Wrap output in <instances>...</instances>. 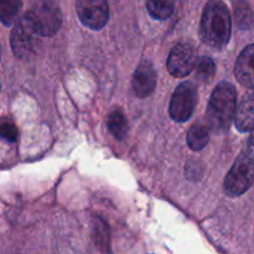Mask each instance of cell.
I'll list each match as a JSON object with an SVG mask.
<instances>
[{
  "instance_id": "11",
  "label": "cell",
  "mask_w": 254,
  "mask_h": 254,
  "mask_svg": "<svg viewBox=\"0 0 254 254\" xmlns=\"http://www.w3.org/2000/svg\"><path fill=\"white\" fill-rule=\"evenodd\" d=\"M235 124L242 133L251 131L254 127V93L245 96L240 106L236 107Z\"/></svg>"
},
{
  "instance_id": "8",
  "label": "cell",
  "mask_w": 254,
  "mask_h": 254,
  "mask_svg": "<svg viewBox=\"0 0 254 254\" xmlns=\"http://www.w3.org/2000/svg\"><path fill=\"white\" fill-rule=\"evenodd\" d=\"M195 49L189 42L176 44L168 57V69L174 77H186L192 72L196 64Z\"/></svg>"
},
{
  "instance_id": "9",
  "label": "cell",
  "mask_w": 254,
  "mask_h": 254,
  "mask_svg": "<svg viewBox=\"0 0 254 254\" xmlns=\"http://www.w3.org/2000/svg\"><path fill=\"white\" fill-rule=\"evenodd\" d=\"M156 87V72L150 61H143L133 77V91L139 98L150 96Z\"/></svg>"
},
{
  "instance_id": "18",
  "label": "cell",
  "mask_w": 254,
  "mask_h": 254,
  "mask_svg": "<svg viewBox=\"0 0 254 254\" xmlns=\"http://www.w3.org/2000/svg\"><path fill=\"white\" fill-rule=\"evenodd\" d=\"M235 17L240 29H248L252 25V10L245 1H240L235 6Z\"/></svg>"
},
{
  "instance_id": "6",
  "label": "cell",
  "mask_w": 254,
  "mask_h": 254,
  "mask_svg": "<svg viewBox=\"0 0 254 254\" xmlns=\"http://www.w3.org/2000/svg\"><path fill=\"white\" fill-rule=\"evenodd\" d=\"M197 102V89L192 82H184L174 91L170 99L169 113L175 122L191 118Z\"/></svg>"
},
{
  "instance_id": "17",
  "label": "cell",
  "mask_w": 254,
  "mask_h": 254,
  "mask_svg": "<svg viewBox=\"0 0 254 254\" xmlns=\"http://www.w3.org/2000/svg\"><path fill=\"white\" fill-rule=\"evenodd\" d=\"M93 240L101 250L107 252L109 248V231L102 218L94 217L93 220Z\"/></svg>"
},
{
  "instance_id": "21",
  "label": "cell",
  "mask_w": 254,
  "mask_h": 254,
  "mask_svg": "<svg viewBox=\"0 0 254 254\" xmlns=\"http://www.w3.org/2000/svg\"><path fill=\"white\" fill-rule=\"evenodd\" d=\"M0 60H1V49H0Z\"/></svg>"
},
{
  "instance_id": "13",
  "label": "cell",
  "mask_w": 254,
  "mask_h": 254,
  "mask_svg": "<svg viewBox=\"0 0 254 254\" xmlns=\"http://www.w3.org/2000/svg\"><path fill=\"white\" fill-rule=\"evenodd\" d=\"M107 128H108L109 133L117 139V140H122L124 136L128 133V122H127L126 117H124L123 112L121 109H114L108 114L107 118Z\"/></svg>"
},
{
  "instance_id": "12",
  "label": "cell",
  "mask_w": 254,
  "mask_h": 254,
  "mask_svg": "<svg viewBox=\"0 0 254 254\" xmlns=\"http://www.w3.org/2000/svg\"><path fill=\"white\" fill-rule=\"evenodd\" d=\"M211 127L207 119H200L190 128L188 133V145L192 150H201L210 140Z\"/></svg>"
},
{
  "instance_id": "7",
  "label": "cell",
  "mask_w": 254,
  "mask_h": 254,
  "mask_svg": "<svg viewBox=\"0 0 254 254\" xmlns=\"http://www.w3.org/2000/svg\"><path fill=\"white\" fill-rule=\"evenodd\" d=\"M76 10L82 24L92 30H101L108 21L107 0H76Z\"/></svg>"
},
{
  "instance_id": "15",
  "label": "cell",
  "mask_w": 254,
  "mask_h": 254,
  "mask_svg": "<svg viewBox=\"0 0 254 254\" xmlns=\"http://www.w3.org/2000/svg\"><path fill=\"white\" fill-rule=\"evenodd\" d=\"M21 9V0H0V21L10 26Z\"/></svg>"
},
{
  "instance_id": "1",
  "label": "cell",
  "mask_w": 254,
  "mask_h": 254,
  "mask_svg": "<svg viewBox=\"0 0 254 254\" xmlns=\"http://www.w3.org/2000/svg\"><path fill=\"white\" fill-rule=\"evenodd\" d=\"M232 20L228 7L220 0H211L207 2L200 26L202 41L215 49H223L230 42Z\"/></svg>"
},
{
  "instance_id": "4",
  "label": "cell",
  "mask_w": 254,
  "mask_h": 254,
  "mask_svg": "<svg viewBox=\"0 0 254 254\" xmlns=\"http://www.w3.org/2000/svg\"><path fill=\"white\" fill-rule=\"evenodd\" d=\"M254 181V161L243 151L236 159L235 164L225 179V191L228 196H241L252 186Z\"/></svg>"
},
{
  "instance_id": "3",
  "label": "cell",
  "mask_w": 254,
  "mask_h": 254,
  "mask_svg": "<svg viewBox=\"0 0 254 254\" xmlns=\"http://www.w3.org/2000/svg\"><path fill=\"white\" fill-rule=\"evenodd\" d=\"M41 36L29 12L20 17L11 31V49L19 59H27L36 52Z\"/></svg>"
},
{
  "instance_id": "16",
  "label": "cell",
  "mask_w": 254,
  "mask_h": 254,
  "mask_svg": "<svg viewBox=\"0 0 254 254\" xmlns=\"http://www.w3.org/2000/svg\"><path fill=\"white\" fill-rule=\"evenodd\" d=\"M193 69H196V76H197L198 79L203 82H208L215 76L216 66L211 57L201 56L196 60L195 68Z\"/></svg>"
},
{
  "instance_id": "10",
  "label": "cell",
  "mask_w": 254,
  "mask_h": 254,
  "mask_svg": "<svg viewBox=\"0 0 254 254\" xmlns=\"http://www.w3.org/2000/svg\"><path fill=\"white\" fill-rule=\"evenodd\" d=\"M237 81L247 88H254V44L248 45L240 54L235 64Z\"/></svg>"
},
{
  "instance_id": "5",
  "label": "cell",
  "mask_w": 254,
  "mask_h": 254,
  "mask_svg": "<svg viewBox=\"0 0 254 254\" xmlns=\"http://www.w3.org/2000/svg\"><path fill=\"white\" fill-rule=\"evenodd\" d=\"M29 14L42 36H52L61 26V11L55 0H32Z\"/></svg>"
},
{
  "instance_id": "14",
  "label": "cell",
  "mask_w": 254,
  "mask_h": 254,
  "mask_svg": "<svg viewBox=\"0 0 254 254\" xmlns=\"http://www.w3.org/2000/svg\"><path fill=\"white\" fill-rule=\"evenodd\" d=\"M146 7L151 17L166 20L174 12L175 0H146Z\"/></svg>"
},
{
  "instance_id": "20",
  "label": "cell",
  "mask_w": 254,
  "mask_h": 254,
  "mask_svg": "<svg viewBox=\"0 0 254 254\" xmlns=\"http://www.w3.org/2000/svg\"><path fill=\"white\" fill-rule=\"evenodd\" d=\"M247 154L253 159L254 161V127L251 129V135L250 139H248V143H247Z\"/></svg>"
},
{
  "instance_id": "19",
  "label": "cell",
  "mask_w": 254,
  "mask_h": 254,
  "mask_svg": "<svg viewBox=\"0 0 254 254\" xmlns=\"http://www.w3.org/2000/svg\"><path fill=\"white\" fill-rule=\"evenodd\" d=\"M19 136L16 126L7 117H0V139L9 143H15Z\"/></svg>"
},
{
  "instance_id": "2",
  "label": "cell",
  "mask_w": 254,
  "mask_h": 254,
  "mask_svg": "<svg viewBox=\"0 0 254 254\" xmlns=\"http://www.w3.org/2000/svg\"><path fill=\"white\" fill-rule=\"evenodd\" d=\"M236 103L237 92L233 84L230 82H220L212 92L206 117L211 130H215L216 133L227 131L235 117Z\"/></svg>"
}]
</instances>
